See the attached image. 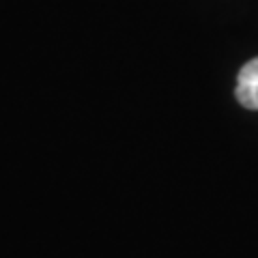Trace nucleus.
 I'll list each match as a JSON object with an SVG mask.
<instances>
[{
	"label": "nucleus",
	"mask_w": 258,
	"mask_h": 258,
	"mask_svg": "<svg viewBox=\"0 0 258 258\" xmlns=\"http://www.w3.org/2000/svg\"><path fill=\"white\" fill-rule=\"evenodd\" d=\"M237 99L247 110H258V58L243 64L237 78Z\"/></svg>",
	"instance_id": "obj_1"
}]
</instances>
